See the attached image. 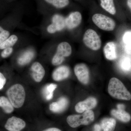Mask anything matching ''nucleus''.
<instances>
[{"label": "nucleus", "instance_id": "1", "mask_svg": "<svg viewBox=\"0 0 131 131\" xmlns=\"http://www.w3.org/2000/svg\"><path fill=\"white\" fill-rule=\"evenodd\" d=\"M108 93L112 97L118 100L129 101L131 99L130 93L121 81L116 78L110 79L108 87Z\"/></svg>", "mask_w": 131, "mask_h": 131}, {"label": "nucleus", "instance_id": "2", "mask_svg": "<svg viewBox=\"0 0 131 131\" xmlns=\"http://www.w3.org/2000/svg\"><path fill=\"white\" fill-rule=\"evenodd\" d=\"M6 94L14 108H19L24 105L25 101L26 92L24 87L21 84L12 85L7 90Z\"/></svg>", "mask_w": 131, "mask_h": 131}, {"label": "nucleus", "instance_id": "3", "mask_svg": "<svg viewBox=\"0 0 131 131\" xmlns=\"http://www.w3.org/2000/svg\"><path fill=\"white\" fill-rule=\"evenodd\" d=\"M94 119V114L92 110L85 111L81 115H72L67 118L68 125L75 128L81 125H88L92 123Z\"/></svg>", "mask_w": 131, "mask_h": 131}, {"label": "nucleus", "instance_id": "4", "mask_svg": "<svg viewBox=\"0 0 131 131\" xmlns=\"http://www.w3.org/2000/svg\"><path fill=\"white\" fill-rule=\"evenodd\" d=\"M72 53V48L69 43L62 42L58 46L56 54L52 59V65H60L63 62L64 58L70 56Z\"/></svg>", "mask_w": 131, "mask_h": 131}, {"label": "nucleus", "instance_id": "5", "mask_svg": "<svg viewBox=\"0 0 131 131\" xmlns=\"http://www.w3.org/2000/svg\"><path fill=\"white\" fill-rule=\"evenodd\" d=\"M83 42L86 47L93 50H98L101 46V40L95 31L93 29L87 30L83 37Z\"/></svg>", "mask_w": 131, "mask_h": 131}, {"label": "nucleus", "instance_id": "6", "mask_svg": "<svg viewBox=\"0 0 131 131\" xmlns=\"http://www.w3.org/2000/svg\"><path fill=\"white\" fill-rule=\"evenodd\" d=\"M94 24L103 30L112 31L114 30L115 23L110 17L100 14H96L92 17Z\"/></svg>", "mask_w": 131, "mask_h": 131}, {"label": "nucleus", "instance_id": "7", "mask_svg": "<svg viewBox=\"0 0 131 131\" xmlns=\"http://www.w3.org/2000/svg\"><path fill=\"white\" fill-rule=\"evenodd\" d=\"M66 27L65 18L60 14L54 15L52 18V23L47 26V32L51 34L63 30Z\"/></svg>", "mask_w": 131, "mask_h": 131}, {"label": "nucleus", "instance_id": "8", "mask_svg": "<svg viewBox=\"0 0 131 131\" xmlns=\"http://www.w3.org/2000/svg\"><path fill=\"white\" fill-rule=\"evenodd\" d=\"M74 71L79 81L84 84L88 83L90 80L89 71L85 64L79 63L76 65Z\"/></svg>", "mask_w": 131, "mask_h": 131}, {"label": "nucleus", "instance_id": "9", "mask_svg": "<svg viewBox=\"0 0 131 131\" xmlns=\"http://www.w3.org/2000/svg\"><path fill=\"white\" fill-rule=\"evenodd\" d=\"M26 122L24 120L15 116L8 119L5 128L8 131H20L25 127Z\"/></svg>", "mask_w": 131, "mask_h": 131}, {"label": "nucleus", "instance_id": "10", "mask_svg": "<svg viewBox=\"0 0 131 131\" xmlns=\"http://www.w3.org/2000/svg\"><path fill=\"white\" fill-rule=\"evenodd\" d=\"M30 75L35 82H40L44 77L45 70L41 63L39 62H35L31 66Z\"/></svg>", "mask_w": 131, "mask_h": 131}, {"label": "nucleus", "instance_id": "11", "mask_svg": "<svg viewBox=\"0 0 131 131\" xmlns=\"http://www.w3.org/2000/svg\"><path fill=\"white\" fill-rule=\"evenodd\" d=\"M97 104L96 98L93 97H89L85 100L77 103L75 106V110L77 113H83L94 108L96 107Z\"/></svg>", "mask_w": 131, "mask_h": 131}, {"label": "nucleus", "instance_id": "12", "mask_svg": "<svg viewBox=\"0 0 131 131\" xmlns=\"http://www.w3.org/2000/svg\"><path fill=\"white\" fill-rule=\"evenodd\" d=\"M82 20V15L80 12H72L65 18L66 27L69 30H72L81 24Z\"/></svg>", "mask_w": 131, "mask_h": 131}, {"label": "nucleus", "instance_id": "13", "mask_svg": "<svg viewBox=\"0 0 131 131\" xmlns=\"http://www.w3.org/2000/svg\"><path fill=\"white\" fill-rule=\"evenodd\" d=\"M70 74L69 68L66 66L63 65L54 70L52 74V77L56 81H60L67 79Z\"/></svg>", "mask_w": 131, "mask_h": 131}, {"label": "nucleus", "instance_id": "14", "mask_svg": "<svg viewBox=\"0 0 131 131\" xmlns=\"http://www.w3.org/2000/svg\"><path fill=\"white\" fill-rule=\"evenodd\" d=\"M69 103L68 98L64 96H62L59 98L57 101L51 103L49 106V109L52 112H62L67 108Z\"/></svg>", "mask_w": 131, "mask_h": 131}, {"label": "nucleus", "instance_id": "15", "mask_svg": "<svg viewBox=\"0 0 131 131\" xmlns=\"http://www.w3.org/2000/svg\"><path fill=\"white\" fill-rule=\"evenodd\" d=\"M35 57V52L31 49L26 50L18 57L17 62L21 66L27 65Z\"/></svg>", "mask_w": 131, "mask_h": 131}, {"label": "nucleus", "instance_id": "16", "mask_svg": "<svg viewBox=\"0 0 131 131\" xmlns=\"http://www.w3.org/2000/svg\"><path fill=\"white\" fill-rule=\"evenodd\" d=\"M103 52L107 59L112 61L117 58L116 46L114 42H110L107 43L103 48Z\"/></svg>", "mask_w": 131, "mask_h": 131}, {"label": "nucleus", "instance_id": "17", "mask_svg": "<svg viewBox=\"0 0 131 131\" xmlns=\"http://www.w3.org/2000/svg\"><path fill=\"white\" fill-rule=\"evenodd\" d=\"M111 114L121 122H128L131 120L130 115L124 110L114 109L111 111Z\"/></svg>", "mask_w": 131, "mask_h": 131}, {"label": "nucleus", "instance_id": "18", "mask_svg": "<svg viewBox=\"0 0 131 131\" xmlns=\"http://www.w3.org/2000/svg\"><path fill=\"white\" fill-rule=\"evenodd\" d=\"M57 85L54 83L46 84L43 88L42 93L44 98L47 101H50L53 98L54 91L56 89Z\"/></svg>", "mask_w": 131, "mask_h": 131}, {"label": "nucleus", "instance_id": "19", "mask_svg": "<svg viewBox=\"0 0 131 131\" xmlns=\"http://www.w3.org/2000/svg\"><path fill=\"white\" fill-rule=\"evenodd\" d=\"M116 125V120L113 118H105L101 122V126L103 131H114Z\"/></svg>", "mask_w": 131, "mask_h": 131}, {"label": "nucleus", "instance_id": "20", "mask_svg": "<svg viewBox=\"0 0 131 131\" xmlns=\"http://www.w3.org/2000/svg\"><path fill=\"white\" fill-rule=\"evenodd\" d=\"M0 107L6 113L10 114L14 111V107L8 98L5 96H0Z\"/></svg>", "mask_w": 131, "mask_h": 131}, {"label": "nucleus", "instance_id": "21", "mask_svg": "<svg viewBox=\"0 0 131 131\" xmlns=\"http://www.w3.org/2000/svg\"><path fill=\"white\" fill-rule=\"evenodd\" d=\"M101 5L103 9L112 15L116 14L113 0H101Z\"/></svg>", "mask_w": 131, "mask_h": 131}, {"label": "nucleus", "instance_id": "22", "mask_svg": "<svg viewBox=\"0 0 131 131\" xmlns=\"http://www.w3.org/2000/svg\"><path fill=\"white\" fill-rule=\"evenodd\" d=\"M18 40V37L16 35H12L9 36L5 41L0 44V50L12 47L16 44Z\"/></svg>", "mask_w": 131, "mask_h": 131}, {"label": "nucleus", "instance_id": "23", "mask_svg": "<svg viewBox=\"0 0 131 131\" xmlns=\"http://www.w3.org/2000/svg\"><path fill=\"white\" fill-rule=\"evenodd\" d=\"M46 2L57 8L66 7L69 4V0H44Z\"/></svg>", "mask_w": 131, "mask_h": 131}, {"label": "nucleus", "instance_id": "24", "mask_svg": "<svg viewBox=\"0 0 131 131\" xmlns=\"http://www.w3.org/2000/svg\"><path fill=\"white\" fill-rule=\"evenodd\" d=\"M119 65L121 68L124 71H129L131 68L130 60L128 58L124 57L120 61Z\"/></svg>", "mask_w": 131, "mask_h": 131}, {"label": "nucleus", "instance_id": "25", "mask_svg": "<svg viewBox=\"0 0 131 131\" xmlns=\"http://www.w3.org/2000/svg\"><path fill=\"white\" fill-rule=\"evenodd\" d=\"M10 33L0 26V44L9 37Z\"/></svg>", "mask_w": 131, "mask_h": 131}, {"label": "nucleus", "instance_id": "26", "mask_svg": "<svg viewBox=\"0 0 131 131\" xmlns=\"http://www.w3.org/2000/svg\"><path fill=\"white\" fill-rule=\"evenodd\" d=\"M123 40L125 46H131V32H126L123 36Z\"/></svg>", "mask_w": 131, "mask_h": 131}, {"label": "nucleus", "instance_id": "27", "mask_svg": "<svg viewBox=\"0 0 131 131\" xmlns=\"http://www.w3.org/2000/svg\"><path fill=\"white\" fill-rule=\"evenodd\" d=\"M13 51V49L12 47H8L3 49L1 53V56L3 58H6L8 57Z\"/></svg>", "mask_w": 131, "mask_h": 131}, {"label": "nucleus", "instance_id": "28", "mask_svg": "<svg viewBox=\"0 0 131 131\" xmlns=\"http://www.w3.org/2000/svg\"><path fill=\"white\" fill-rule=\"evenodd\" d=\"M6 82V79L2 73L0 72V90L2 89Z\"/></svg>", "mask_w": 131, "mask_h": 131}, {"label": "nucleus", "instance_id": "29", "mask_svg": "<svg viewBox=\"0 0 131 131\" xmlns=\"http://www.w3.org/2000/svg\"><path fill=\"white\" fill-rule=\"evenodd\" d=\"M101 127L99 124H95L94 126L95 131H101Z\"/></svg>", "mask_w": 131, "mask_h": 131}, {"label": "nucleus", "instance_id": "30", "mask_svg": "<svg viewBox=\"0 0 131 131\" xmlns=\"http://www.w3.org/2000/svg\"><path fill=\"white\" fill-rule=\"evenodd\" d=\"M43 131H61V130L58 128L52 127V128H50L46 129Z\"/></svg>", "mask_w": 131, "mask_h": 131}, {"label": "nucleus", "instance_id": "31", "mask_svg": "<svg viewBox=\"0 0 131 131\" xmlns=\"http://www.w3.org/2000/svg\"><path fill=\"white\" fill-rule=\"evenodd\" d=\"M117 108L119 110H124L125 108V106L123 104H119L117 105Z\"/></svg>", "mask_w": 131, "mask_h": 131}, {"label": "nucleus", "instance_id": "32", "mask_svg": "<svg viewBox=\"0 0 131 131\" xmlns=\"http://www.w3.org/2000/svg\"><path fill=\"white\" fill-rule=\"evenodd\" d=\"M127 5L131 11V0H127Z\"/></svg>", "mask_w": 131, "mask_h": 131}]
</instances>
